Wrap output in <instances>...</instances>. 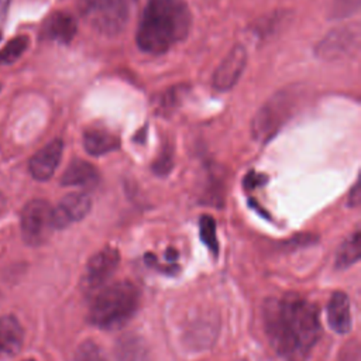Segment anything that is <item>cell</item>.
<instances>
[{"instance_id":"3","label":"cell","mask_w":361,"mask_h":361,"mask_svg":"<svg viewBox=\"0 0 361 361\" xmlns=\"http://www.w3.org/2000/svg\"><path fill=\"white\" fill-rule=\"evenodd\" d=\"M140 305V290L130 281H120L104 286L92 300L89 320L106 330L126 324Z\"/></svg>"},{"instance_id":"5","label":"cell","mask_w":361,"mask_h":361,"mask_svg":"<svg viewBox=\"0 0 361 361\" xmlns=\"http://www.w3.org/2000/svg\"><path fill=\"white\" fill-rule=\"evenodd\" d=\"M293 107V97L286 92L274 94L255 114L252 120V135L258 141H267L288 120Z\"/></svg>"},{"instance_id":"14","label":"cell","mask_w":361,"mask_h":361,"mask_svg":"<svg viewBox=\"0 0 361 361\" xmlns=\"http://www.w3.org/2000/svg\"><path fill=\"white\" fill-rule=\"evenodd\" d=\"M24 341V330L20 322L6 314L0 317V351L7 355H14L20 351Z\"/></svg>"},{"instance_id":"7","label":"cell","mask_w":361,"mask_h":361,"mask_svg":"<svg viewBox=\"0 0 361 361\" xmlns=\"http://www.w3.org/2000/svg\"><path fill=\"white\" fill-rule=\"evenodd\" d=\"M358 28H336L320 41V44L316 47V52L323 59H340L343 56H348L358 48Z\"/></svg>"},{"instance_id":"25","label":"cell","mask_w":361,"mask_h":361,"mask_svg":"<svg viewBox=\"0 0 361 361\" xmlns=\"http://www.w3.org/2000/svg\"><path fill=\"white\" fill-rule=\"evenodd\" d=\"M8 3H10V0H0V37H1V25H3L4 20H6Z\"/></svg>"},{"instance_id":"19","label":"cell","mask_w":361,"mask_h":361,"mask_svg":"<svg viewBox=\"0 0 361 361\" xmlns=\"http://www.w3.org/2000/svg\"><path fill=\"white\" fill-rule=\"evenodd\" d=\"M27 47H28V38L24 35L10 39L6 44V47L0 51V63L8 65V63L16 62L24 54Z\"/></svg>"},{"instance_id":"11","label":"cell","mask_w":361,"mask_h":361,"mask_svg":"<svg viewBox=\"0 0 361 361\" xmlns=\"http://www.w3.org/2000/svg\"><path fill=\"white\" fill-rule=\"evenodd\" d=\"M63 151V142L61 140H54L41 148L31 159H30V172L38 180L49 179L55 169L59 165L61 157Z\"/></svg>"},{"instance_id":"26","label":"cell","mask_w":361,"mask_h":361,"mask_svg":"<svg viewBox=\"0 0 361 361\" xmlns=\"http://www.w3.org/2000/svg\"><path fill=\"white\" fill-rule=\"evenodd\" d=\"M353 204H358V200H360V189H358V185H355L354 186V189H353Z\"/></svg>"},{"instance_id":"21","label":"cell","mask_w":361,"mask_h":361,"mask_svg":"<svg viewBox=\"0 0 361 361\" xmlns=\"http://www.w3.org/2000/svg\"><path fill=\"white\" fill-rule=\"evenodd\" d=\"M199 228H200V238L202 241L210 248L214 254L217 252V237H216V223L213 217L210 216H202L199 221Z\"/></svg>"},{"instance_id":"20","label":"cell","mask_w":361,"mask_h":361,"mask_svg":"<svg viewBox=\"0 0 361 361\" xmlns=\"http://www.w3.org/2000/svg\"><path fill=\"white\" fill-rule=\"evenodd\" d=\"M73 361H107V357L94 341L86 340L78 347Z\"/></svg>"},{"instance_id":"9","label":"cell","mask_w":361,"mask_h":361,"mask_svg":"<svg viewBox=\"0 0 361 361\" xmlns=\"http://www.w3.org/2000/svg\"><path fill=\"white\" fill-rule=\"evenodd\" d=\"M247 63V51L241 45H235L221 61L213 75V86L217 90L231 89L240 79Z\"/></svg>"},{"instance_id":"27","label":"cell","mask_w":361,"mask_h":361,"mask_svg":"<svg viewBox=\"0 0 361 361\" xmlns=\"http://www.w3.org/2000/svg\"><path fill=\"white\" fill-rule=\"evenodd\" d=\"M3 204H4V203H3V199H1V196H0V212H1V209H3Z\"/></svg>"},{"instance_id":"1","label":"cell","mask_w":361,"mask_h":361,"mask_svg":"<svg viewBox=\"0 0 361 361\" xmlns=\"http://www.w3.org/2000/svg\"><path fill=\"white\" fill-rule=\"evenodd\" d=\"M264 323L269 343L285 361H306L322 331L316 305L299 295L268 299Z\"/></svg>"},{"instance_id":"10","label":"cell","mask_w":361,"mask_h":361,"mask_svg":"<svg viewBox=\"0 0 361 361\" xmlns=\"http://www.w3.org/2000/svg\"><path fill=\"white\" fill-rule=\"evenodd\" d=\"M92 200L86 193H69L59 204L52 209L54 228H65L69 224L82 220L90 210Z\"/></svg>"},{"instance_id":"17","label":"cell","mask_w":361,"mask_h":361,"mask_svg":"<svg viewBox=\"0 0 361 361\" xmlns=\"http://www.w3.org/2000/svg\"><path fill=\"white\" fill-rule=\"evenodd\" d=\"M83 147L92 155H103L118 147V138L102 128H90L83 135Z\"/></svg>"},{"instance_id":"13","label":"cell","mask_w":361,"mask_h":361,"mask_svg":"<svg viewBox=\"0 0 361 361\" xmlns=\"http://www.w3.org/2000/svg\"><path fill=\"white\" fill-rule=\"evenodd\" d=\"M76 21L71 14L58 11L47 18V21L44 23L42 32L51 41L69 44L76 34Z\"/></svg>"},{"instance_id":"22","label":"cell","mask_w":361,"mask_h":361,"mask_svg":"<svg viewBox=\"0 0 361 361\" xmlns=\"http://www.w3.org/2000/svg\"><path fill=\"white\" fill-rule=\"evenodd\" d=\"M172 164H173L172 152L171 151H164L159 155V158L154 162V172L157 175L164 176V175H166L172 169Z\"/></svg>"},{"instance_id":"2","label":"cell","mask_w":361,"mask_h":361,"mask_svg":"<svg viewBox=\"0 0 361 361\" xmlns=\"http://www.w3.org/2000/svg\"><path fill=\"white\" fill-rule=\"evenodd\" d=\"M192 16L183 0H148L141 14L137 45L148 54H164L186 38Z\"/></svg>"},{"instance_id":"4","label":"cell","mask_w":361,"mask_h":361,"mask_svg":"<svg viewBox=\"0 0 361 361\" xmlns=\"http://www.w3.org/2000/svg\"><path fill=\"white\" fill-rule=\"evenodd\" d=\"M131 0H79L87 23L104 35H116L128 21Z\"/></svg>"},{"instance_id":"23","label":"cell","mask_w":361,"mask_h":361,"mask_svg":"<svg viewBox=\"0 0 361 361\" xmlns=\"http://www.w3.org/2000/svg\"><path fill=\"white\" fill-rule=\"evenodd\" d=\"M358 0H337L334 3V16H347L358 8Z\"/></svg>"},{"instance_id":"8","label":"cell","mask_w":361,"mask_h":361,"mask_svg":"<svg viewBox=\"0 0 361 361\" xmlns=\"http://www.w3.org/2000/svg\"><path fill=\"white\" fill-rule=\"evenodd\" d=\"M118 261L120 254L114 247H106L96 252L86 265L83 285L90 290L103 285L113 275Z\"/></svg>"},{"instance_id":"24","label":"cell","mask_w":361,"mask_h":361,"mask_svg":"<svg viewBox=\"0 0 361 361\" xmlns=\"http://www.w3.org/2000/svg\"><path fill=\"white\" fill-rule=\"evenodd\" d=\"M267 180V178L265 176H261V175H255V173H250V175H247V178H245V188H255V186H259V185H262L264 182Z\"/></svg>"},{"instance_id":"18","label":"cell","mask_w":361,"mask_h":361,"mask_svg":"<svg viewBox=\"0 0 361 361\" xmlns=\"http://www.w3.org/2000/svg\"><path fill=\"white\" fill-rule=\"evenodd\" d=\"M360 258V233L355 231L337 251L336 265L337 268H347L357 262Z\"/></svg>"},{"instance_id":"6","label":"cell","mask_w":361,"mask_h":361,"mask_svg":"<svg viewBox=\"0 0 361 361\" xmlns=\"http://www.w3.org/2000/svg\"><path fill=\"white\" fill-rule=\"evenodd\" d=\"M54 230L52 207L42 199L28 202L21 212V234L27 244L39 245Z\"/></svg>"},{"instance_id":"12","label":"cell","mask_w":361,"mask_h":361,"mask_svg":"<svg viewBox=\"0 0 361 361\" xmlns=\"http://www.w3.org/2000/svg\"><path fill=\"white\" fill-rule=\"evenodd\" d=\"M329 326L340 334L348 333L351 329V307L344 292H334L327 305Z\"/></svg>"},{"instance_id":"16","label":"cell","mask_w":361,"mask_h":361,"mask_svg":"<svg viewBox=\"0 0 361 361\" xmlns=\"http://www.w3.org/2000/svg\"><path fill=\"white\" fill-rule=\"evenodd\" d=\"M117 361H151L145 341L135 334H124L116 344Z\"/></svg>"},{"instance_id":"15","label":"cell","mask_w":361,"mask_h":361,"mask_svg":"<svg viewBox=\"0 0 361 361\" xmlns=\"http://www.w3.org/2000/svg\"><path fill=\"white\" fill-rule=\"evenodd\" d=\"M97 182H99L97 169L92 164L80 159L72 161L61 178V183L63 186L92 188Z\"/></svg>"}]
</instances>
